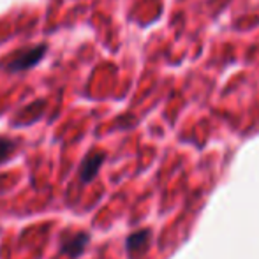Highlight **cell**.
Listing matches in <instances>:
<instances>
[{
  "label": "cell",
  "mask_w": 259,
  "mask_h": 259,
  "mask_svg": "<svg viewBox=\"0 0 259 259\" xmlns=\"http://www.w3.org/2000/svg\"><path fill=\"white\" fill-rule=\"evenodd\" d=\"M46 52H48V45L41 42V45H34V46H28V48L21 50L14 55L13 58L9 60L7 64V71L9 72H25L28 69H32L34 65H37L39 62L45 58Z\"/></svg>",
  "instance_id": "cell-1"
},
{
  "label": "cell",
  "mask_w": 259,
  "mask_h": 259,
  "mask_svg": "<svg viewBox=\"0 0 259 259\" xmlns=\"http://www.w3.org/2000/svg\"><path fill=\"white\" fill-rule=\"evenodd\" d=\"M89 242H90L89 233H76V235L69 236L67 240H64V243H62V252L67 254L71 259H76L85 252V249L89 247Z\"/></svg>",
  "instance_id": "cell-3"
},
{
  "label": "cell",
  "mask_w": 259,
  "mask_h": 259,
  "mask_svg": "<svg viewBox=\"0 0 259 259\" xmlns=\"http://www.w3.org/2000/svg\"><path fill=\"white\" fill-rule=\"evenodd\" d=\"M14 148H16V141L0 136V164L6 162V160L9 159L11 154L14 152Z\"/></svg>",
  "instance_id": "cell-5"
},
{
  "label": "cell",
  "mask_w": 259,
  "mask_h": 259,
  "mask_svg": "<svg viewBox=\"0 0 259 259\" xmlns=\"http://www.w3.org/2000/svg\"><path fill=\"white\" fill-rule=\"evenodd\" d=\"M150 236L152 235L148 229H141V231L133 233L125 242L127 254H129L133 259L136 256H141V254L148 249V245H150Z\"/></svg>",
  "instance_id": "cell-4"
},
{
  "label": "cell",
  "mask_w": 259,
  "mask_h": 259,
  "mask_svg": "<svg viewBox=\"0 0 259 259\" xmlns=\"http://www.w3.org/2000/svg\"><path fill=\"white\" fill-rule=\"evenodd\" d=\"M104 152H92L81 160V164H79V180L83 184H90L97 177V173H99L101 166L104 162Z\"/></svg>",
  "instance_id": "cell-2"
}]
</instances>
